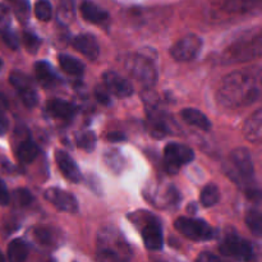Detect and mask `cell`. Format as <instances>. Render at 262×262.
<instances>
[{"instance_id": "obj_3", "label": "cell", "mask_w": 262, "mask_h": 262, "mask_svg": "<svg viewBox=\"0 0 262 262\" xmlns=\"http://www.w3.org/2000/svg\"><path fill=\"white\" fill-rule=\"evenodd\" d=\"M223 169L232 182L243 188L245 192L256 188L255 166L251 154L246 148L239 147L233 150L224 161Z\"/></svg>"}, {"instance_id": "obj_44", "label": "cell", "mask_w": 262, "mask_h": 262, "mask_svg": "<svg viewBox=\"0 0 262 262\" xmlns=\"http://www.w3.org/2000/svg\"><path fill=\"white\" fill-rule=\"evenodd\" d=\"M3 67V61H2V59H0V68H2Z\"/></svg>"}, {"instance_id": "obj_11", "label": "cell", "mask_w": 262, "mask_h": 262, "mask_svg": "<svg viewBox=\"0 0 262 262\" xmlns=\"http://www.w3.org/2000/svg\"><path fill=\"white\" fill-rule=\"evenodd\" d=\"M202 48V40L197 35H187L177 41L170 49V54L176 60L189 61L193 60L200 54Z\"/></svg>"}, {"instance_id": "obj_10", "label": "cell", "mask_w": 262, "mask_h": 262, "mask_svg": "<svg viewBox=\"0 0 262 262\" xmlns=\"http://www.w3.org/2000/svg\"><path fill=\"white\" fill-rule=\"evenodd\" d=\"M219 251L223 256L235 258V260L248 261L253 258L252 246L243 238L235 234H229L222 245L219 246Z\"/></svg>"}, {"instance_id": "obj_33", "label": "cell", "mask_w": 262, "mask_h": 262, "mask_svg": "<svg viewBox=\"0 0 262 262\" xmlns=\"http://www.w3.org/2000/svg\"><path fill=\"white\" fill-rule=\"evenodd\" d=\"M23 43H25L26 49H27L30 53H36L40 48L41 40L38 38V36H36L32 32H23Z\"/></svg>"}, {"instance_id": "obj_26", "label": "cell", "mask_w": 262, "mask_h": 262, "mask_svg": "<svg viewBox=\"0 0 262 262\" xmlns=\"http://www.w3.org/2000/svg\"><path fill=\"white\" fill-rule=\"evenodd\" d=\"M246 224L248 229L257 237H262V212L258 210H250L246 214Z\"/></svg>"}, {"instance_id": "obj_15", "label": "cell", "mask_w": 262, "mask_h": 262, "mask_svg": "<svg viewBox=\"0 0 262 262\" xmlns=\"http://www.w3.org/2000/svg\"><path fill=\"white\" fill-rule=\"evenodd\" d=\"M55 160L59 169H60V171L68 181L73 182V183H79V182H81V170H79L78 165H77L76 161L71 158L69 154H67L66 151L63 150H56Z\"/></svg>"}, {"instance_id": "obj_35", "label": "cell", "mask_w": 262, "mask_h": 262, "mask_svg": "<svg viewBox=\"0 0 262 262\" xmlns=\"http://www.w3.org/2000/svg\"><path fill=\"white\" fill-rule=\"evenodd\" d=\"M14 199L15 201H17L18 205H20V206H28V205L32 202L33 197L32 194H31L30 191H27V189H17V191L14 192Z\"/></svg>"}, {"instance_id": "obj_22", "label": "cell", "mask_w": 262, "mask_h": 262, "mask_svg": "<svg viewBox=\"0 0 262 262\" xmlns=\"http://www.w3.org/2000/svg\"><path fill=\"white\" fill-rule=\"evenodd\" d=\"M15 155H17L18 160L22 161L25 164H30L37 158L38 155V146L33 142L32 140L27 138V140H23L22 142L18 145L17 151H15Z\"/></svg>"}, {"instance_id": "obj_34", "label": "cell", "mask_w": 262, "mask_h": 262, "mask_svg": "<svg viewBox=\"0 0 262 262\" xmlns=\"http://www.w3.org/2000/svg\"><path fill=\"white\" fill-rule=\"evenodd\" d=\"M73 0H61L59 5V18L61 19H69L73 17Z\"/></svg>"}, {"instance_id": "obj_32", "label": "cell", "mask_w": 262, "mask_h": 262, "mask_svg": "<svg viewBox=\"0 0 262 262\" xmlns=\"http://www.w3.org/2000/svg\"><path fill=\"white\" fill-rule=\"evenodd\" d=\"M33 235H35L36 241H37L38 243H41V245L50 246L51 243L54 242L53 232H51V229H49V228H36V229L33 230Z\"/></svg>"}, {"instance_id": "obj_28", "label": "cell", "mask_w": 262, "mask_h": 262, "mask_svg": "<svg viewBox=\"0 0 262 262\" xmlns=\"http://www.w3.org/2000/svg\"><path fill=\"white\" fill-rule=\"evenodd\" d=\"M35 14L37 19L42 20V22H48L51 19L53 15V8L48 0H38L35 5Z\"/></svg>"}, {"instance_id": "obj_9", "label": "cell", "mask_w": 262, "mask_h": 262, "mask_svg": "<svg viewBox=\"0 0 262 262\" xmlns=\"http://www.w3.org/2000/svg\"><path fill=\"white\" fill-rule=\"evenodd\" d=\"M165 166L170 173H177L179 168L191 163L194 159L193 150L182 143H169L164 150Z\"/></svg>"}, {"instance_id": "obj_20", "label": "cell", "mask_w": 262, "mask_h": 262, "mask_svg": "<svg viewBox=\"0 0 262 262\" xmlns=\"http://www.w3.org/2000/svg\"><path fill=\"white\" fill-rule=\"evenodd\" d=\"M181 115L184 122L188 123L189 125H193V127L200 128L202 130H209L211 128V122L209 120V118L200 110L193 109V107H187V109L182 110Z\"/></svg>"}, {"instance_id": "obj_27", "label": "cell", "mask_w": 262, "mask_h": 262, "mask_svg": "<svg viewBox=\"0 0 262 262\" xmlns=\"http://www.w3.org/2000/svg\"><path fill=\"white\" fill-rule=\"evenodd\" d=\"M0 36H2L3 41H4L8 48L13 49V50L18 49V46H19V37H18L17 33L9 26L5 25L0 27Z\"/></svg>"}, {"instance_id": "obj_17", "label": "cell", "mask_w": 262, "mask_h": 262, "mask_svg": "<svg viewBox=\"0 0 262 262\" xmlns=\"http://www.w3.org/2000/svg\"><path fill=\"white\" fill-rule=\"evenodd\" d=\"M243 135L250 142L262 143V106L246 120Z\"/></svg>"}, {"instance_id": "obj_38", "label": "cell", "mask_w": 262, "mask_h": 262, "mask_svg": "<svg viewBox=\"0 0 262 262\" xmlns=\"http://www.w3.org/2000/svg\"><path fill=\"white\" fill-rule=\"evenodd\" d=\"M9 20H10L9 8H8L7 5H4L0 3V23H2L3 26H5L9 23Z\"/></svg>"}, {"instance_id": "obj_13", "label": "cell", "mask_w": 262, "mask_h": 262, "mask_svg": "<svg viewBox=\"0 0 262 262\" xmlns=\"http://www.w3.org/2000/svg\"><path fill=\"white\" fill-rule=\"evenodd\" d=\"M45 199L60 211L76 212L78 210V202H77L76 197L61 188L51 187V188L46 189Z\"/></svg>"}, {"instance_id": "obj_25", "label": "cell", "mask_w": 262, "mask_h": 262, "mask_svg": "<svg viewBox=\"0 0 262 262\" xmlns=\"http://www.w3.org/2000/svg\"><path fill=\"white\" fill-rule=\"evenodd\" d=\"M220 192L216 184H206L202 188L201 194H200V201H201L202 206L205 207H212L219 202Z\"/></svg>"}, {"instance_id": "obj_4", "label": "cell", "mask_w": 262, "mask_h": 262, "mask_svg": "<svg viewBox=\"0 0 262 262\" xmlns=\"http://www.w3.org/2000/svg\"><path fill=\"white\" fill-rule=\"evenodd\" d=\"M99 255L102 260H124L130 257V248L118 230L107 228L100 232Z\"/></svg>"}, {"instance_id": "obj_43", "label": "cell", "mask_w": 262, "mask_h": 262, "mask_svg": "<svg viewBox=\"0 0 262 262\" xmlns=\"http://www.w3.org/2000/svg\"><path fill=\"white\" fill-rule=\"evenodd\" d=\"M0 261H4V256H3L2 251H0Z\"/></svg>"}, {"instance_id": "obj_18", "label": "cell", "mask_w": 262, "mask_h": 262, "mask_svg": "<svg viewBox=\"0 0 262 262\" xmlns=\"http://www.w3.org/2000/svg\"><path fill=\"white\" fill-rule=\"evenodd\" d=\"M81 13L84 19L91 23H95V25H101V23L106 22L109 19V13L106 10L100 8L95 3L89 2V0L82 3Z\"/></svg>"}, {"instance_id": "obj_42", "label": "cell", "mask_w": 262, "mask_h": 262, "mask_svg": "<svg viewBox=\"0 0 262 262\" xmlns=\"http://www.w3.org/2000/svg\"><path fill=\"white\" fill-rule=\"evenodd\" d=\"M5 109H7V100L0 94V113H5Z\"/></svg>"}, {"instance_id": "obj_6", "label": "cell", "mask_w": 262, "mask_h": 262, "mask_svg": "<svg viewBox=\"0 0 262 262\" xmlns=\"http://www.w3.org/2000/svg\"><path fill=\"white\" fill-rule=\"evenodd\" d=\"M135 222L140 225L146 248L150 251H160L164 246V237L159 220L154 215L142 211L136 215Z\"/></svg>"}, {"instance_id": "obj_30", "label": "cell", "mask_w": 262, "mask_h": 262, "mask_svg": "<svg viewBox=\"0 0 262 262\" xmlns=\"http://www.w3.org/2000/svg\"><path fill=\"white\" fill-rule=\"evenodd\" d=\"M105 163L107 164L110 169L113 170H122L123 169V156L120 155L118 151L115 150H109L107 152H105L104 155Z\"/></svg>"}, {"instance_id": "obj_21", "label": "cell", "mask_w": 262, "mask_h": 262, "mask_svg": "<svg viewBox=\"0 0 262 262\" xmlns=\"http://www.w3.org/2000/svg\"><path fill=\"white\" fill-rule=\"evenodd\" d=\"M35 74L41 86L51 87L56 82V74L48 61H37L35 64Z\"/></svg>"}, {"instance_id": "obj_5", "label": "cell", "mask_w": 262, "mask_h": 262, "mask_svg": "<svg viewBox=\"0 0 262 262\" xmlns=\"http://www.w3.org/2000/svg\"><path fill=\"white\" fill-rule=\"evenodd\" d=\"M125 67L130 76L140 82L145 89H151L158 81V71L155 64L145 54H136L128 58Z\"/></svg>"}, {"instance_id": "obj_1", "label": "cell", "mask_w": 262, "mask_h": 262, "mask_svg": "<svg viewBox=\"0 0 262 262\" xmlns=\"http://www.w3.org/2000/svg\"><path fill=\"white\" fill-rule=\"evenodd\" d=\"M262 99V67L229 73L220 82L216 100L223 107L241 109Z\"/></svg>"}, {"instance_id": "obj_31", "label": "cell", "mask_w": 262, "mask_h": 262, "mask_svg": "<svg viewBox=\"0 0 262 262\" xmlns=\"http://www.w3.org/2000/svg\"><path fill=\"white\" fill-rule=\"evenodd\" d=\"M14 8V12L20 20H26L30 15V3L28 0H9Z\"/></svg>"}, {"instance_id": "obj_37", "label": "cell", "mask_w": 262, "mask_h": 262, "mask_svg": "<svg viewBox=\"0 0 262 262\" xmlns=\"http://www.w3.org/2000/svg\"><path fill=\"white\" fill-rule=\"evenodd\" d=\"M96 97L101 104H110V96H109V90L105 89H97L96 90Z\"/></svg>"}, {"instance_id": "obj_2", "label": "cell", "mask_w": 262, "mask_h": 262, "mask_svg": "<svg viewBox=\"0 0 262 262\" xmlns=\"http://www.w3.org/2000/svg\"><path fill=\"white\" fill-rule=\"evenodd\" d=\"M262 56V28L252 31L235 40L222 51L219 61L222 64H239Z\"/></svg>"}, {"instance_id": "obj_12", "label": "cell", "mask_w": 262, "mask_h": 262, "mask_svg": "<svg viewBox=\"0 0 262 262\" xmlns=\"http://www.w3.org/2000/svg\"><path fill=\"white\" fill-rule=\"evenodd\" d=\"M9 81L12 86L17 90L19 94L22 102L27 107H33L37 104V92H36L35 87H33L32 82L26 76L25 73L19 71H13L9 74Z\"/></svg>"}, {"instance_id": "obj_7", "label": "cell", "mask_w": 262, "mask_h": 262, "mask_svg": "<svg viewBox=\"0 0 262 262\" xmlns=\"http://www.w3.org/2000/svg\"><path fill=\"white\" fill-rule=\"evenodd\" d=\"M211 8L224 17H242L262 12V0H212Z\"/></svg>"}, {"instance_id": "obj_16", "label": "cell", "mask_w": 262, "mask_h": 262, "mask_svg": "<svg viewBox=\"0 0 262 262\" xmlns=\"http://www.w3.org/2000/svg\"><path fill=\"white\" fill-rule=\"evenodd\" d=\"M72 45L76 49L77 51H79L81 54H83L86 58L95 60L97 56L100 55V46L97 40L95 38V36L89 35V33H83V35H78L72 40Z\"/></svg>"}, {"instance_id": "obj_19", "label": "cell", "mask_w": 262, "mask_h": 262, "mask_svg": "<svg viewBox=\"0 0 262 262\" xmlns=\"http://www.w3.org/2000/svg\"><path fill=\"white\" fill-rule=\"evenodd\" d=\"M46 110L49 114L58 119H69L73 117L74 107L71 102L60 99H53L46 105Z\"/></svg>"}, {"instance_id": "obj_23", "label": "cell", "mask_w": 262, "mask_h": 262, "mask_svg": "<svg viewBox=\"0 0 262 262\" xmlns=\"http://www.w3.org/2000/svg\"><path fill=\"white\" fill-rule=\"evenodd\" d=\"M59 64L61 69L71 76H81L84 71V66L81 60L66 54L59 55Z\"/></svg>"}, {"instance_id": "obj_40", "label": "cell", "mask_w": 262, "mask_h": 262, "mask_svg": "<svg viewBox=\"0 0 262 262\" xmlns=\"http://www.w3.org/2000/svg\"><path fill=\"white\" fill-rule=\"evenodd\" d=\"M197 260L207 262V261H219L220 258L217 257V256L212 255V253H210V252H204V253H201L199 257H197Z\"/></svg>"}, {"instance_id": "obj_41", "label": "cell", "mask_w": 262, "mask_h": 262, "mask_svg": "<svg viewBox=\"0 0 262 262\" xmlns=\"http://www.w3.org/2000/svg\"><path fill=\"white\" fill-rule=\"evenodd\" d=\"M106 137H107V140L114 141V142H117V141H124V135H122L120 132H112V133H109Z\"/></svg>"}, {"instance_id": "obj_39", "label": "cell", "mask_w": 262, "mask_h": 262, "mask_svg": "<svg viewBox=\"0 0 262 262\" xmlns=\"http://www.w3.org/2000/svg\"><path fill=\"white\" fill-rule=\"evenodd\" d=\"M9 128V120H8L5 113H0V136H4Z\"/></svg>"}, {"instance_id": "obj_8", "label": "cell", "mask_w": 262, "mask_h": 262, "mask_svg": "<svg viewBox=\"0 0 262 262\" xmlns=\"http://www.w3.org/2000/svg\"><path fill=\"white\" fill-rule=\"evenodd\" d=\"M174 227L183 237L194 242L209 241L214 237V229L205 220L201 219L182 216L177 219Z\"/></svg>"}, {"instance_id": "obj_14", "label": "cell", "mask_w": 262, "mask_h": 262, "mask_svg": "<svg viewBox=\"0 0 262 262\" xmlns=\"http://www.w3.org/2000/svg\"><path fill=\"white\" fill-rule=\"evenodd\" d=\"M104 83L105 87L112 92L113 95L118 97H128L133 94V86L127 78L118 74L117 72H105L104 76Z\"/></svg>"}, {"instance_id": "obj_24", "label": "cell", "mask_w": 262, "mask_h": 262, "mask_svg": "<svg viewBox=\"0 0 262 262\" xmlns=\"http://www.w3.org/2000/svg\"><path fill=\"white\" fill-rule=\"evenodd\" d=\"M8 258L14 262H22L28 257V247L22 239H14L8 246Z\"/></svg>"}, {"instance_id": "obj_36", "label": "cell", "mask_w": 262, "mask_h": 262, "mask_svg": "<svg viewBox=\"0 0 262 262\" xmlns=\"http://www.w3.org/2000/svg\"><path fill=\"white\" fill-rule=\"evenodd\" d=\"M10 201L9 192H8L7 186H5L4 182L0 179V205H8Z\"/></svg>"}, {"instance_id": "obj_29", "label": "cell", "mask_w": 262, "mask_h": 262, "mask_svg": "<svg viewBox=\"0 0 262 262\" xmlns=\"http://www.w3.org/2000/svg\"><path fill=\"white\" fill-rule=\"evenodd\" d=\"M77 145L84 151H94L95 146H96V136L91 130L87 132H82L81 135L77 136Z\"/></svg>"}]
</instances>
